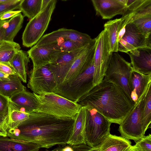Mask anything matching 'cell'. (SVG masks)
<instances>
[{
  "instance_id": "obj_1",
  "label": "cell",
  "mask_w": 151,
  "mask_h": 151,
  "mask_svg": "<svg viewBox=\"0 0 151 151\" xmlns=\"http://www.w3.org/2000/svg\"><path fill=\"white\" fill-rule=\"evenodd\" d=\"M74 121L72 119L35 112L30 113L29 117L17 128L8 130L7 136L48 149L67 144Z\"/></svg>"
},
{
  "instance_id": "obj_2",
  "label": "cell",
  "mask_w": 151,
  "mask_h": 151,
  "mask_svg": "<svg viewBox=\"0 0 151 151\" xmlns=\"http://www.w3.org/2000/svg\"><path fill=\"white\" fill-rule=\"evenodd\" d=\"M77 103L96 109L111 123L119 125L135 104L122 88L105 78Z\"/></svg>"
},
{
  "instance_id": "obj_3",
  "label": "cell",
  "mask_w": 151,
  "mask_h": 151,
  "mask_svg": "<svg viewBox=\"0 0 151 151\" xmlns=\"http://www.w3.org/2000/svg\"><path fill=\"white\" fill-rule=\"evenodd\" d=\"M34 94L38 103L35 112L74 119L81 107L77 102L53 92H42L38 95Z\"/></svg>"
},
{
  "instance_id": "obj_4",
  "label": "cell",
  "mask_w": 151,
  "mask_h": 151,
  "mask_svg": "<svg viewBox=\"0 0 151 151\" xmlns=\"http://www.w3.org/2000/svg\"><path fill=\"white\" fill-rule=\"evenodd\" d=\"M85 138L86 143L96 147L110 134L111 123L96 109L85 107Z\"/></svg>"
},
{
  "instance_id": "obj_5",
  "label": "cell",
  "mask_w": 151,
  "mask_h": 151,
  "mask_svg": "<svg viewBox=\"0 0 151 151\" xmlns=\"http://www.w3.org/2000/svg\"><path fill=\"white\" fill-rule=\"evenodd\" d=\"M57 1L51 0L35 17L30 19L23 33L22 44L27 47L35 45L42 37L51 20Z\"/></svg>"
},
{
  "instance_id": "obj_6",
  "label": "cell",
  "mask_w": 151,
  "mask_h": 151,
  "mask_svg": "<svg viewBox=\"0 0 151 151\" xmlns=\"http://www.w3.org/2000/svg\"><path fill=\"white\" fill-rule=\"evenodd\" d=\"M94 69L93 59L89 67L84 72L70 82L65 85H58L53 92L77 102L94 87Z\"/></svg>"
},
{
  "instance_id": "obj_7",
  "label": "cell",
  "mask_w": 151,
  "mask_h": 151,
  "mask_svg": "<svg viewBox=\"0 0 151 151\" xmlns=\"http://www.w3.org/2000/svg\"><path fill=\"white\" fill-rule=\"evenodd\" d=\"M132 67L118 52H113L104 78L122 88L131 98L130 77Z\"/></svg>"
},
{
  "instance_id": "obj_8",
  "label": "cell",
  "mask_w": 151,
  "mask_h": 151,
  "mask_svg": "<svg viewBox=\"0 0 151 151\" xmlns=\"http://www.w3.org/2000/svg\"><path fill=\"white\" fill-rule=\"evenodd\" d=\"M95 40L94 86L100 83L104 78L113 53L110 50L108 33L106 29L102 30Z\"/></svg>"
},
{
  "instance_id": "obj_9",
  "label": "cell",
  "mask_w": 151,
  "mask_h": 151,
  "mask_svg": "<svg viewBox=\"0 0 151 151\" xmlns=\"http://www.w3.org/2000/svg\"><path fill=\"white\" fill-rule=\"evenodd\" d=\"M144 96L135 104L119 124L118 129L121 137L128 140H132L135 142L145 136L141 115L142 100Z\"/></svg>"
},
{
  "instance_id": "obj_10",
  "label": "cell",
  "mask_w": 151,
  "mask_h": 151,
  "mask_svg": "<svg viewBox=\"0 0 151 151\" xmlns=\"http://www.w3.org/2000/svg\"><path fill=\"white\" fill-rule=\"evenodd\" d=\"M58 83L49 64L31 71L27 87L34 93L54 92Z\"/></svg>"
},
{
  "instance_id": "obj_11",
  "label": "cell",
  "mask_w": 151,
  "mask_h": 151,
  "mask_svg": "<svg viewBox=\"0 0 151 151\" xmlns=\"http://www.w3.org/2000/svg\"><path fill=\"white\" fill-rule=\"evenodd\" d=\"M143 48H151V37L146 38L133 23H128L123 35L119 40L118 51L127 53Z\"/></svg>"
},
{
  "instance_id": "obj_12",
  "label": "cell",
  "mask_w": 151,
  "mask_h": 151,
  "mask_svg": "<svg viewBox=\"0 0 151 151\" xmlns=\"http://www.w3.org/2000/svg\"><path fill=\"white\" fill-rule=\"evenodd\" d=\"M95 50V40L89 44L76 58L61 83L58 85L68 83L84 72L93 59Z\"/></svg>"
},
{
  "instance_id": "obj_13",
  "label": "cell",
  "mask_w": 151,
  "mask_h": 151,
  "mask_svg": "<svg viewBox=\"0 0 151 151\" xmlns=\"http://www.w3.org/2000/svg\"><path fill=\"white\" fill-rule=\"evenodd\" d=\"M126 10L120 18V31L128 23L151 14V0H126Z\"/></svg>"
},
{
  "instance_id": "obj_14",
  "label": "cell",
  "mask_w": 151,
  "mask_h": 151,
  "mask_svg": "<svg viewBox=\"0 0 151 151\" xmlns=\"http://www.w3.org/2000/svg\"><path fill=\"white\" fill-rule=\"evenodd\" d=\"M88 45L73 51L65 52L56 60L49 64L58 85L61 83L76 58Z\"/></svg>"
},
{
  "instance_id": "obj_15",
  "label": "cell",
  "mask_w": 151,
  "mask_h": 151,
  "mask_svg": "<svg viewBox=\"0 0 151 151\" xmlns=\"http://www.w3.org/2000/svg\"><path fill=\"white\" fill-rule=\"evenodd\" d=\"M96 15L103 19H112L123 15L127 8L126 0H92Z\"/></svg>"
},
{
  "instance_id": "obj_16",
  "label": "cell",
  "mask_w": 151,
  "mask_h": 151,
  "mask_svg": "<svg viewBox=\"0 0 151 151\" xmlns=\"http://www.w3.org/2000/svg\"><path fill=\"white\" fill-rule=\"evenodd\" d=\"M27 52L33 63L32 70H34L50 64L65 52L34 45Z\"/></svg>"
},
{
  "instance_id": "obj_17",
  "label": "cell",
  "mask_w": 151,
  "mask_h": 151,
  "mask_svg": "<svg viewBox=\"0 0 151 151\" xmlns=\"http://www.w3.org/2000/svg\"><path fill=\"white\" fill-rule=\"evenodd\" d=\"M130 83L131 98L135 104L144 96L151 85V74H143L134 70L132 68Z\"/></svg>"
},
{
  "instance_id": "obj_18",
  "label": "cell",
  "mask_w": 151,
  "mask_h": 151,
  "mask_svg": "<svg viewBox=\"0 0 151 151\" xmlns=\"http://www.w3.org/2000/svg\"><path fill=\"white\" fill-rule=\"evenodd\" d=\"M127 53L134 70L143 74H151V48H141Z\"/></svg>"
},
{
  "instance_id": "obj_19",
  "label": "cell",
  "mask_w": 151,
  "mask_h": 151,
  "mask_svg": "<svg viewBox=\"0 0 151 151\" xmlns=\"http://www.w3.org/2000/svg\"><path fill=\"white\" fill-rule=\"evenodd\" d=\"M59 38L78 42L84 45L89 44L94 40L86 33L73 29L61 28L44 35L39 41H47Z\"/></svg>"
},
{
  "instance_id": "obj_20",
  "label": "cell",
  "mask_w": 151,
  "mask_h": 151,
  "mask_svg": "<svg viewBox=\"0 0 151 151\" xmlns=\"http://www.w3.org/2000/svg\"><path fill=\"white\" fill-rule=\"evenodd\" d=\"M129 140L109 134L99 145L90 151H126L131 146Z\"/></svg>"
},
{
  "instance_id": "obj_21",
  "label": "cell",
  "mask_w": 151,
  "mask_h": 151,
  "mask_svg": "<svg viewBox=\"0 0 151 151\" xmlns=\"http://www.w3.org/2000/svg\"><path fill=\"white\" fill-rule=\"evenodd\" d=\"M9 99L22 111L27 113L35 112L38 108V102L35 94L27 91L26 88L14 94Z\"/></svg>"
},
{
  "instance_id": "obj_22",
  "label": "cell",
  "mask_w": 151,
  "mask_h": 151,
  "mask_svg": "<svg viewBox=\"0 0 151 151\" xmlns=\"http://www.w3.org/2000/svg\"><path fill=\"white\" fill-rule=\"evenodd\" d=\"M86 108L81 106L75 116L72 132L67 144L75 145L86 143L85 138Z\"/></svg>"
},
{
  "instance_id": "obj_23",
  "label": "cell",
  "mask_w": 151,
  "mask_h": 151,
  "mask_svg": "<svg viewBox=\"0 0 151 151\" xmlns=\"http://www.w3.org/2000/svg\"><path fill=\"white\" fill-rule=\"evenodd\" d=\"M38 145L0 135V151H39Z\"/></svg>"
},
{
  "instance_id": "obj_24",
  "label": "cell",
  "mask_w": 151,
  "mask_h": 151,
  "mask_svg": "<svg viewBox=\"0 0 151 151\" xmlns=\"http://www.w3.org/2000/svg\"><path fill=\"white\" fill-rule=\"evenodd\" d=\"M29 58L27 52L20 50L15 54L9 63L21 80L24 83L27 82Z\"/></svg>"
},
{
  "instance_id": "obj_25",
  "label": "cell",
  "mask_w": 151,
  "mask_h": 151,
  "mask_svg": "<svg viewBox=\"0 0 151 151\" xmlns=\"http://www.w3.org/2000/svg\"><path fill=\"white\" fill-rule=\"evenodd\" d=\"M30 113L25 112L11 101H9L8 130L14 129L29 117Z\"/></svg>"
},
{
  "instance_id": "obj_26",
  "label": "cell",
  "mask_w": 151,
  "mask_h": 151,
  "mask_svg": "<svg viewBox=\"0 0 151 151\" xmlns=\"http://www.w3.org/2000/svg\"><path fill=\"white\" fill-rule=\"evenodd\" d=\"M26 88L17 75H11L9 80H0V93L9 98Z\"/></svg>"
},
{
  "instance_id": "obj_27",
  "label": "cell",
  "mask_w": 151,
  "mask_h": 151,
  "mask_svg": "<svg viewBox=\"0 0 151 151\" xmlns=\"http://www.w3.org/2000/svg\"><path fill=\"white\" fill-rule=\"evenodd\" d=\"M120 18L109 20L104 24V29L108 33L111 52H118L119 25Z\"/></svg>"
},
{
  "instance_id": "obj_28",
  "label": "cell",
  "mask_w": 151,
  "mask_h": 151,
  "mask_svg": "<svg viewBox=\"0 0 151 151\" xmlns=\"http://www.w3.org/2000/svg\"><path fill=\"white\" fill-rule=\"evenodd\" d=\"M24 17L20 13L12 17L8 21V26L6 28L3 40L14 41V39L21 29Z\"/></svg>"
},
{
  "instance_id": "obj_29",
  "label": "cell",
  "mask_w": 151,
  "mask_h": 151,
  "mask_svg": "<svg viewBox=\"0 0 151 151\" xmlns=\"http://www.w3.org/2000/svg\"><path fill=\"white\" fill-rule=\"evenodd\" d=\"M20 49V45L14 41L0 40V62L9 65L13 57Z\"/></svg>"
},
{
  "instance_id": "obj_30",
  "label": "cell",
  "mask_w": 151,
  "mask_h": 151,
  "mask_svg": "<svg viewBox=\"0 0 151 151\" xmlns=\"http://www.w3.org/2000/svg\"><path fill=\"white\" fill-rule=\"evenodd\" d=\"M151 85L142 100L141 115L144 132L151 128Z\"/></svg>"
},
{
  "instance_id": "obj_31",
  "label": "cell",
  "mask_w": 151,
  "mask_h": 151,
  "mask_svg": "<svg viewBox=\"0 0 151 151\" xmlns=\"http://www.w3.org/2000/svg\"><path fill=\"white\" fill-rule=\"evenodd\" d=\"M42 0H22L19 10L24 16L32 19L42 10Z\"/></svg>"
},
{
  "instance_id": "obj_32",
  "label": "cell",
  "mask_w": 151,
  "mask_h": 151,
  "mask_svg": "<svg viewBox=\"0 0 151 151\" xmlns=\"http://www.w3.org/2000/svg\"><path fill=\"white\" fill-rule=\"evenodd\" d=\"M146 38L151 37V14L142 16L132 22Z\"/></svg>"
},
{
  "instance_id": "obj_33",
  "label": "cell",
  "mask_w": 151,
  "mask_h": 151,
  "mask_svg": "<svg viewBox=\"0 0 151 151\" xmlns=\"http://www.w3.org/2000/svg\"><path fill=\"white\" fill-rule=\"evenodd\" d=\"M91 148L86 143L75 145L66 144L59 145L50 151H90Z\"/></svg>"
},
{
  "instance_id": "obj_34",
  "label": "cell",
  "mask_w": 151,
  "mask_h": 151,
  "mask_svg": "<svg viewBox=\"0 0 151 151\" xmlns=\"http://www.w3.org/2000/svg\"><path fill=\"white\" fill-rule=\"evenodd\" d=\"M134 145L139 151H151V134L141 138Z\"/></svg>"
},
{
  "instance_id": "obj_35",
  "label": "cell",
  "mask_w": 151,
  "mask_h": 151,
  "mask_svg": "<svg viewBox=\"0 0 151 151\" xmlns=\"http://www.w3.org/2000/svg\"><path fill=\"white\" fill-rule=\"evenodd\" d=\"M22 0H9L7 2L0 3V18L5 12L8 11L19 9Z\"/></svg>"
},
{
  "instance_id": "obj_36",
  "label": "cell",
  "mask_w": 151,
  "mask_h": 151,
  "mask_svg": "<svg viewBox=\"0 0 151 151\" xmlns=\"http://www.w3.org/2000/svg\"><path fill=\"white\" fill-rule=\"evenodd\" d=\"M0 71L9 75H17L14 70L9 65L4 63L0 62Z\"/></svg>"
},
{
  "instance_id": "obj_37",
  "label": "cell",
  "mask_w": 151,
  "mask_h": 151,
  "mask_svg": "<svg viewBox=\"0 0 151 151\" xmlns=\"http://www.w3.org/2000/svg\"><path fill=\"white\" fill-rule=\"evenodd\" d=\"M21 12L19 10H12L8 11L4 13L0 18V20H5L12 18L16 15Z\"/></svg>"
},
{
  "instance_id": "obj_38",
  "label": "cell",
  "mask_w": 151,
  "mask_h": 151,
  "mask_svg": "<svg viewBox=\"0 0 151 151\" xmlns=\"http://www.w3.org/2000/svg\"><path fill=\"white\" fill-rule=\"evenodd\" d=\"M8 20H0V40H3L5 31L8 26Z\"/></svg>"
},
{
  "instance_id": "obj_39",
  "label": "cell",
  "mask_w": 151,
  "mask_h": 151,
  "mask_svg": "<svg viewBox=\"0 0 151 151\" xmlns=\"http://www.w3.org/2000/svg\"><path fill=\"white\" fill-rule=\"evenodd\" d=\"M11 76L5 74L0 71V80H9L10 79Z\"/></svg>"
},
{
  "instance_id": "obj_40",
  "label": "cell",
  "mask_w": 151,
  "mask_h": 151,
  "mask_svg": "<svg viewBox=\"0 0 151 151\" xmlns=\"http://www.w3.org/2000/svg\"><path fill=\"white\" fill-rule=\"evenodd\" d=\"M51 0H42V9L45 8Z\"/></svg>"
},
{
  "instance_id": "obj_41",
  "label": "cell",
  "mask_w": 151,
  "mask_h": 151,
  "mask_svg": "<svg viewBox=\"0 0 151 151\" xmlns=\"http://www.w3.org/2000/svg\"><path fill=\"white\" fill-rule=\"evenodd\" d=\"M126 151H139L136 148L134 147L131 145L128 149Z\"/></svg>"
},
{
  "instance_id": "obj_42",
  "label": "cell",
  "mask_w": 151,
  "mask_h": 151,
  "mask_svg": "<svg viewBox=\"0 0 151 151\" xmlns=\"http://www.w3.org/2000/svg\"><path fill=\"white\" fill-rule=\"evenodd\" d=\"M9 0H0V3L5 2L9 1Z\"/></svg>"
},
{
  "instance_id": "obj_43",
  "label": "cell",
  "mask_w": 151,
  "mask_h": 151,
  "mask_svg": "<svg viewBox=\"0 0 151 151\" xmlns=\"http://www.w3.org/2000/svg\"><path fill=\"white\" fill-rule=\"evenodd\" d=\"M47 151H49V150H46Z\"/></svg>"
}]
</instances>
